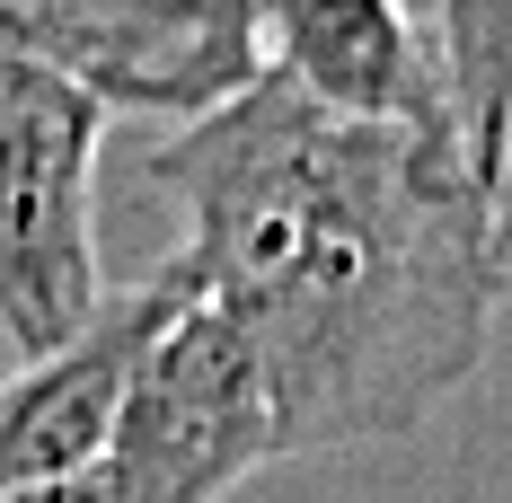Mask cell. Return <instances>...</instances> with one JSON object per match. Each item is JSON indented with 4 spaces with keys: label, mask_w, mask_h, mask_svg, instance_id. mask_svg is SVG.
Segmentation results:
<instances>
[{
    "label": "cell",
    "mask_w": 512,
    "mask_h": 503,
    "mask_svg": "<svg viewBox=\"0 0 512 503\" xmlns=\"http://www.w3.org/2000/svg\"><path fill=\"white\" fill-rule=\"evenodd\" d=\"M274 459L283 451L248 327L204 283H186V301L142 336L115 389L98 442V503H230Z\"/></svg>",
    "instance_id": "2"
},
{
    "label": "cell",
    "mask_w": 512,
    "mask_h": 503,
    "mask_svg": "<svg viewBox=\"0 0 512 503\" xmlns=\"http://www.w3.org/2000/svg\"><path fill=\"white\" fill-rule=\"evenodd\" d=\"M0 503H98V468H71V477H45V486H18Z\"/></svg>",
    "instance_id": "8"
},
{
    "label": "cell",
    "mask_w": 512,
    "mask_h": 503,
    "mask_svg": "<svg viewBox=\"0 0 512 503\" xmlns=\"http://www.w3.org/2000/svg\"><path fill=\"white\" fill-rule=\"evenodd\" d=\"M265 71H283L292 89L354 115H398V124H442V53L433 27L415 18V0H248Z\"/></svg>",
    "instance_id": "6"
},
{
    "label": "cell",
    "mask_w": 512,
    "mask_h": 503,
    "mask_svg": "<svg viewBox=\"0 0 512 503\" xmlns=\"http://www.w3.org/2000/svg\"><path fill=\"white\" fill-rule=\"evenodd\" d=\"M151 177L186 221L177 256L248 327L283 459L407 442L477 380L504 283L442 124L256 71L159 142Z\"/></svg>",
    "instance_id": "1"
},
{
    "label": "cell",
    "mask_w": 512,
    "mask_h": 503,
    "mask_svg": "<svg viewBox=\"0 0 512 503\" xmlns=\"http://www.w3.org/2000/svg\"><path fill=\"white\" fill-rule=\"evenodd\" d=\"M433 53H442L451 142L477 186L495 283L512 309V0H433Z\"/></svg>",
    "instance_id": "7"
},
{
    "label": "cell",
    "mask_w": 512,
    "mask_h": 503,
    "mask_svg": "<svg viewBox=\"0 0 512 503\" xmlns=\"http://www.w3.org/2000/svg\"><path fill=\"white\" fill-rule=\"evenodd\" d=\"M0 53L89 89L106 115H212L265 45L248 0H0Z\"/></svg>",
    "instance_id": "4"
},
{
    "label": "cell",
    "mask_w": 512,
    "mask_h": 503,
    "mask_svg": "<svg viewBox=\"0 0 512 503\" xmlns=\"http://www.w3.org/2000/svg\"><path fill=\"white\" fill-rule=\"evenodd\" d=\"M106 115L89 89L0 53V336L53 353L106 301L98 283V151Z\"/></svg>",
    "instance_id": "3"
},
{
    "label": "cell",
    "mask_w": 512,
    "mask_h": 503,
    "mask_svg": "<svg viewBox=\"0 0 512 503\" xmlns=\"http://www.w3.org/2000/svg\"><path fill=\"white\" fill-rule=\"evenodd\" d=\"M186 283H195L186 256L168 248L142 283L106 292L80 336H62L53 353H27V362L0 380V495L45 486V477H71V468H98L115 389H124L142 336L186 301Z\"/></svg>",
    "instance_id": "5"
}]
</instances>
